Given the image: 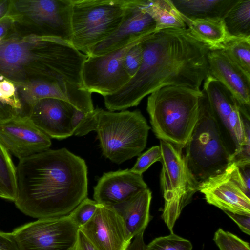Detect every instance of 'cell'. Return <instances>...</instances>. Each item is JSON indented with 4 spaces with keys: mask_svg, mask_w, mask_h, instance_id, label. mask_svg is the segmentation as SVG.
<instances>
[{
    "mask_svg": "<svg viewBox=\"0 0 250 250\" xmlns=\"http://www.w3.org/2000/svg\"><path fill=\"white\" fill-rule=\"evenodd\" d=\"M141 43L143 61L137 73L119 90L104 97L108 111L136 106L146 96L167 86L200 90L209 75L210 50L188 28L156 31Z\"/></svg>",
    "mask_w": 250,
    "mask_h": 250,
    "instance_id": "obj_1",
    "label": "cell"
},
{
    "mask_svg": "<svg viewBox=\"0 0 250 250\" xmlns=\"http://www.w3.org/2000/svg\"><path fill=\"white\" fill-rule=\"evenodd\" d=\"M14 203L37 218L68 215L87 197L85 161L65 148L48 149L19 160Z\"/></svg>",
    "mask_w": 250,
    "mask_h": 250,
    "instance_id": "obj_2",
    "label": "cell"
},
{
    "mask_svg": "<svg viewBox=\"0 0 250 250\" xmlns=\"http://www.w3.org/2000/svg\"><path fill=\"white\" fill-rule=\"evenodd\" d=\"M202 90L169 85L149 94L146 109L153 132L183 149L197 122Z\"/></svg>",
    "mask_w": 250,
    "mask_h": 250,
    "instance_id": "obj_3",
    "label": "cell"
},
{
    "mask_svg": "<svg viewBox=\"0 0 250 250\" xmlns=\"http://www.w3.org/2000/svg\"><path fill=\"white\" fill-rule=\"evenodd\" d=\"M202 92L198 119L184 147L187 166L199 183L223 172L233 160L207 96Z\"/></svg>",
    "mask_w": 250,
    "mask_h": 250,
    "instance_id": "obj_4",
    "label": "cell"
},
{
    "mask_svg": "<svg viewBox=\"0 0 250 250\" xmlns=\"http://www.w3.org/2000/svg\"><path fill=\"white\" fill-rule=\"evenodd\" d=\"M150 128L139 110L115 112L100 108L96 131L103 155L121 164L140 155Z\"/></svg>",
    "mask_w": 250,
    "mask_h": 250,
    "instance_id": "obj_5",
    "label": "cell"
},
{
    "mask_svg": "<svg viewBox=\"0 0 250 250\" xmlns=\"http://www.w3.org/2000/svg\"><path fill=\"white\" fill-rule=\"evenodd\" d=\"M71 43L87 55L111 35L124 17L126 0H71Z\"/></svg>",
    "mask_w": 250,
    "mask_h": 250,
    "instance_id": "obj_6",
    "label": "cell"
},
{
    "mask_svg": "<svg viewBox=\"0 0 250 250\" xmlns=\"http://www.w3.org/2000/svg\"><path fill=\"white\" fill-rule=\"evenodd\" d=\"M160 142L161 187L164 199L162 217L172 233L183 209L199 191L200 183L188 167L182 149L169 142L161 140Z\"/></svg>",
    "mask_w": 250,
    "mask_h": 250,
    "instance_id": "obj_7",
    "label": "cell"
},
{
    "mask_svg": "<svg viewBox=\"0 0 250 250\" xmlns=\"http://www.w3.org/2000/svg\"><path fill=\"white\" fill-rule=\"evenodd\" d=\"M202 91L233 155L250 150V119L243 115L232 93L210 75L204 81Z\"/></svg>",
    "mask_w": 250,
    "mask_h": 250,
    "instance_id": "obj_8",
    "label": "cell"
},
{
    "mask_svg": "<svg viewBox=\"0 0 250 250\" xmlns=\"http://www.w3.org/2000/svg\"><path fill=\"white\" fill-rule=\"evenodd\" d=\"M250 164L232 162L200 183L207 203L225 211L250 214Z\"/></svg>",
    "mask_w": 250,
    "mask_h": 250,
    "instance_id": "obj_9",
    "label": "cell"
},
{
    "mask_svg": "<svg viewBox=\"0 0 250 250\" xmlns=\"http://www.w3.org/2000/svg\"><path fill=\"white\" fill-rule=\"evenodd\" d=\"M78 229L67 215L38 219L12 233L21 250H68L75 245Z\"/></svg>",
    "mask_w": 250,
    "mask_h": 250,
    "instance_id": "obj_10",
    "label": "cell"
},
{
    "mask_svg": "<svg viewBox=\"0 0 250 250\" xmlns=\"http://www.w3.org/2000/svg\"><path fill=\"white\" fill-rule=\"evenodd\" d=\"M151 34L109 53L87 56L81 74L83 87L91 93L96 92L103 97L111 95L121 89L131 79L124 67V60L126 53L133 45L146 39Z\"/></svg>",
    "mask_w": 250,
    "mask_h": 250,
    "instance_id": "obj_11",
    "label": "cell"
},
{
    "mask_svg": "<svg viewBox=\"0 0 250 250\" xmlns=\"http://www.w3.org/2000/svg\"><path fill=\"white\" fill-rule=\"evenodd\" d=\"M145 0H126L124 15L118 28L92 48L87 56L104 55L123 48L155 30V23L144 8Z\"/></svg>",
    "mask_w": 250,
    "mask_h": 250,
    "instance_id": "obj_12",
    "label": "cell"
},
{
    "mask_svg": "<svg viewBox=\"0 0 250 250\" xmlns=\"http://www.w3.org/2000/svg\"><path fill=\"white\" fill-rule=\"evenodd\" d=\"M15 6L18 11L41 27L42 37L59 39L71 43V0H20Z\"/></svg>",
    "mask_w": 250,
    "mask_h": 250,
    "instance_id": "obj_13",
    "label": "cell"
},
{
    "mask_svg": "<svg viewBox=\"0 0 250 250\" xmlns=\"http://www.w3.org/2000/svg\"><path fill=\"white\" fill-rule=\"evenodd\" d=\"M0 142L19 160L50 148V138L27 116H17L0 123Z\"/></svg>",
    "mask_w": 250,
    "mask_h": 250,
    "instance_id": "obj_14",
    "label": "cell"
},
{
    "mask_svg": "<svg viewBox=\"0 0 250 250\" xmlns=\"http://www.w3.org/2000/svg\"><path fill=\"white\" fill-rule=\"evenodd\" d=\"M79 229L97 250H125L131 242L122 219L112 207L99 204L93 216Z\"/></svg>",
    "mask_w": 250,
    "mask_h": 250,
    "instance_id": "obj_15",
    "label": "cell"
},
{
    "mask_svg": "<svg viewBox=\"0 0 250 250\" xmlns=\"http://www.w3.org/2000/svg\"><path fill=\"white\" fill-rule=\"evenodd\" d=\"M75 109L64 100L44 98L35 104L27 117L50 138L63 139L73 135L71 122Z\"/></svg>",
    "mask_w": 250,
    "mask_h": 250,
    "instance_id": "obj_16",
    "label": "cell"
},
{
    "mask_svg": "<svg viewBox=\"0 0 250 250\" xmlns=\"http://www.w3.org/2000/svg\"><path fill=\"white\" fill-rule=\"evenodd\" d=\"M147 188L143 176L127 168L105 172L94 187L93 198L98 204L112 207Z\"/></svg>",
    "mask_w": 250,
    "mask_h": 250,
    "instance_id": "obj_17",
    "label": "cell"
},
{
    "mask_svg": "<svg viewBox=\"0 0 250 250\" xmlns=\"http://www.w3.org/2000/svg\"><path fill=\"white\" fill-rule=\"evenodd\" d=\"M208 60L209 75L232 93L241 107L250 111V74L233 62L223 50L210 51Z\"/></svg>",
    "mask_w": 250,
    "mask_h": 250,
    "instance_id": "obj_18",
    "label": "cell"
},
{
    "mask_svg": "<svg viewBox=\"0 0 250 250\" xmlns=\"http://www.w3.org/2000/svg\"><path fill=\"white\" fill-rule=\"evenodd\" d=\"M43 42L41 36L0 41V74L15 78L32 61L40 62Z\"/></svg>",
    "mask_w": 250,
    "mask_h": 250,
    "instance_id": "obj_19",
    "label": "cell"
},
{
    "mask_svg": "<svg viewBox=\"0 0 250 250\" xmlns=\"http://www.w3.org/2000/svg\"><path fill=\"white\" fill-rule=\"evenodd\" d=\"M151 199L152 193L147 188L112 207L122 219L129 241L144 233L151 220L149 209Z\"/></svg>",
    "mask_w": 250,
    "mask_h": 250,
    "instance_id": "obj_20",
    "label": "cell"
},
{
    "mask_svg": "<svg viewBox=\"0 0 250 250\" xmlns=\"http://www.w3.org/2000/svg\"><path fill=\"white\" fill-rule=\"evenodd\" d=\"M183 17L190 33L210 51L223 50L231 37L222 19L190 20Z\"/></svg>",
    "mask_w": 250,
    "mask_h": 250,
    "instance_id": "obj_21",
    "label": "cell"
},
{
    "mask_svg": "<svg viewBox=\"0 0 250 250\" xmlns=\"http://www.w3.org/2000/svg\"><path fill=\"white\" fill-rule=\"evenodd\" d=\"M178 11L190 20L223 19L238 0H170Z\"/></svg>",
    "mask_w": 250,
    "mask_h": 250,
    "instance_id": "obj_22",
    "label": "cell"
},
{
    "mask_svg": "<svg viewBox=\"0 0 250 250\" xmlns=\"http://www.w3.org/2000/svg\"><path fill=\"white\" fill-rule=\"evenodd\" d=\"M144 8L154 20L156 31L186 28L183 16L170 0H145Z\"/></svg>",
    "mask_w": 250,
    "mask_h": 250,
    "instance_id": "obj_23",
    "label": "cell"
},
{
    "mask_svg": "<svg viewBox=\"0 0 250 250\" xmlns=\"http://www.w3.org/2000/svg\"><path fill=\"white\" fill-rule=\"evenodd\" d=\"M223 20L230 37H250V0H238Z\"/></svg>",
    "mask_w": 250,
    "mask_h": 250,
    "instance_id": "obj_24",
    "label": "cell"
},
{
    "mask_svg": "<svg viewBox=\"0 0 250 250\" xmlns=\"http://www.w3.org/2000/svg\"><path fill=\"white\" fill-rule=\"evenodd\" d=\"M17 189L16 168L10 153L0 142V194L14 201Z\"/></svg>",
    "mask_w": 250,
    "mask_h": 250,
    "instance_id": "obj_25",
    "label": "cell"
},
{
    "mask_svg": "<svg viewBox=\"0 0 250 250\" xmlns=\"http://www.w3.org/2000/svg\"><path fill=\"white\" fill-rule=\"evenodd\" d=\"M223 50L233 62L250 74V37H231Z\"/></svg>",
    "mask_w": 250,
    "mask_h": 250,
    "instance_id": "obj_26",
    "label": "cell"
},
{
    "mask_svg": "<svg viewBox=\"0 0 250 250\" xmlns=\"http://www.w3.org/2000/svg\"><path fill=\"white\" fill-rule=\"evenodd\" d=\"M100 110V108H96L92 111L84 113L76 109L71 122L73 135L82 136L91 131H96Z\"/></svg>",
    "mask_w": 250,
    "mask_h": 250,
    "instance_id": "obj_27",
    "label": "cell"
},
{
    "mask_svg": "<svg viewBox=\"0 0 250 250\" xmlns=\"http://www.w3.org/2000/svg\"><path fill=\"white\" fill-rule=\"evenodd\" d=\"M146 248L147 250H192V245L188 240L172 232L155 238Z\"/></svg>",
    "mask_w": 250,
    "mask_h": 250,
    "instance_id": "obj_28",
    "label": "cell"
},
{
    "mask_svg": "<svg viewBox=\"0 0 250 250\" xmlns=\"http://www.w3.org/2000/svg\"><path fill=\"white\" fill-rule=\"evenodd\" d=\"M213 240L220 250H250L249 242L221 228L215 231Z\"/></svg>",
    "mask_w": 250,
    "mask_h": 250,
    "instance_id": "obj_29",
    "label": "cell"
},
{
    "mask_svg": "<svg viewBox=\"0 0 250 250\" xmlns=\"http://www.w3.org/2000/svg\"><path fill=\"white\" fill-rule=\"evenodd\" d=\"M99 204L87 197L82 201L68 215L79 228L85 225L93 216Z\"/></svg>",
    "mask_w": 250,
    "mask_h": 250,
    "instance_id": "obj_30",
    "label": "cell"
},
{
    "mask_svg": "<svg viewBox=\"0 0 250 250\" xmlns=\"http://www.w3.org/2000/svg\"><path fill=\"white\" fill-rule=\"evenodd\" d=\"M162 151L160 146H155L140 155L134 166L130 170L136 174L142 175L153 163L161 161Z\"/></svg>",
    "mask_w": 250,
    "mask_h": 250,
    "instance_id": "obj_31",
    "label": "cell"
},
{
    "mask_svg": "<svg viewBox=\"0 0 250 250\" xmlns=\"http://www.w3.org/2000/svg\"><path fill=\"white\" fill-rule=\"evenodd\" d=\"M142 42L137 43L131 47L124 57V67L131 78L137 73L142 62L143 48L141 43Z\"/></svg>",
    "mask_w": 250,
    "mask_h": 250,
    "instance_id": "obj_32",
    "label": "cell"
},
{
    "mask_svg": "<svg viewBox=\"0 0 250 250\" xmlns=\"http://www.w3.org/2000/svg\"><path fill=\"white\" fill-rule=\"evenodd\" d=\"M224 212L238 225L242 232L250 235V214H237L228 211Z\"/></svg>",
    "mask_w": 250,
    "mask_h": 250,
    "instance_id": "obj_33",
    "label": "cell"
},
{
    "mask_svg": "<svg viewBox=\"0 0 250 250\" xmlns=\"http://www.w3.org/2000/svg\"><path fill=\"white\" fill-rule=\"evenodd\" d=\"M0 250H21L12 232L0 231Z\"/></svg>",
    "mask_w": 250,
    "mask_h": 250,
    "instance_id": "obj_34",
    "label": "cell"
},
{
    "mask_svg": "<svg viewBox=\"0 0 250 250\" xmlns=\"http://www.w3.org/2000/svg\"><path fill=\"white\" fill-rule=\"evenodd\" d=\"M75 250H97L84 233L79 229Z\"/></svg>",
    "mask_w": 250,
    "mask_h": 250,
    "instance_id": "obj_35",
    "label": "cell"
},
{
    "mask_svg": "<svg viewBox=\"0 0 250 250\" xmlns=\"http://www.w3.org/2000/svg\"><path fill=\"white\" fill-rule=\"evenodd\" d=\"M125 250H147L146 245L144 240V233L135 236Z\"/></svg>",
    "mask_w": 250,
    "mask_h": 250,
    "instance_id": "obj_36",
    "label": "cell"
},
{
    "mask_svg": "<svg viewBox=\"0 0 250 250\" xmlns=\"http://www.w3.org/2000/svg\"><path fill=\"white\" fill-rule=\"evenodd\" d=\"M12 23V19L7 18L0 21V41L4 37Z\"/></svg>",
    "mask_w": 250,
    "mask_h": 250,
    "instance_id": "obj_37",
    "label": "cell"
},
{
    "mask_svg": "<svg viewBox=\"0 0 250 250\" xmlns=\"http://www.w3.org/2000/svg\"><path fill=\"white\" fill-rule=\"evenodd\" d=\"M0 102L3 103V104L10 106L14 110H15L16 112H17L20 115H21L20 111L18 109V108L16 106V105L13 104L11 102L6 99L0 92Z\"/></svg>",
    "mask_w": 250,
    "mask_h": 250,
    "instance_id": "obj_38",
    "label": "cell"
},
{
    "mask_svg": "<svg viewBox=\"0 0 250 250\" xmlns=\"http://www.w3.org/2000/svg\"><path fill=\"white\" fill-rule=\"evenodd\" d=\"M8 2L7 0L0 1V19H2L7 13L8 6Z\"/></svg>",
    "mask_w": 250,
    "mask_h": 250,
    "instance_id": "obj_39",
    "label": "cell"
},
{
    "mask_svg": "<svg viewBox=\"0 0 250 250\" xmlns=\"http://www.w3.org/2000/svg\"><path fill=\"white\" fill-rule=\"evenodd\" d=\"M68 250H75V246L72 247V248H71V249H70Z\"/></svg>",
    "mask_w": 250,
    "mask_h": 250,
    "instance_id": "obj_40",
    "label": "cell"
},
{
    "mask_svg": "<svg viewBox=\"0 0 250 250\" xmlns=\"http://www.w3.org/2000/svg\"><path fill=\"white\" fill-rule=\"evenodd\" d=\"M0 198H1V196H0Z\"/></svg>",
    "mask_w": 250,
    "mask_h": 250,
    "instance_id": "obj_41",
    "label": "cell"
}]
</instances>
